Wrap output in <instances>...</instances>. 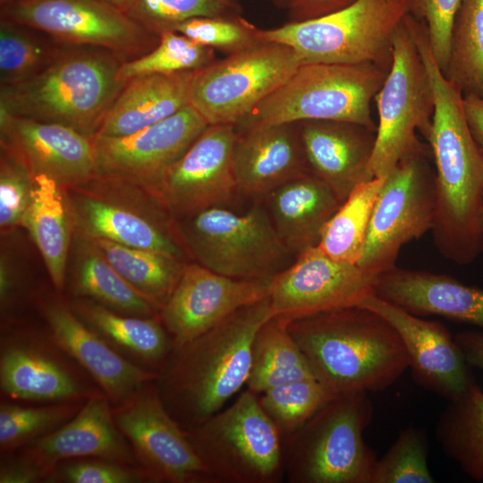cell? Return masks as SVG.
Masks as SVG:
<instances>
[{
	"label": "cell",
	"instance_id": "40",
	"mask_svg": "<svg viewBox=\"0 0 483 483\" xmlns=\"http://www.w3.org/2000/svg\"><path fill=\"white\" fill-rule=\"evenodd\" d=\"M335 396L318 380L311 378L270 388L260 394L258 401L284 440Z\"/></svg>",
	"mask_w": 483,
	"mask_h": 483
},
{
	"label": "cell",
	"instance_id": "35",
	"mask_svg": "<svg viewBox=\"0 0 483 483\" xmlns=\"http://www.w3.org/2000/svg\"><path fill=\"white\" fill-rule=\"evenodd\" d=\"M89 239L135 290L161 310L180 279L186 264L184 260L106 239Z\"/></svg>",
	"mask_w": 483,
	"mask_h": 483
},
{
	"label": "cell",
	"instance_id": "12",
	"mask_svg": "<svg viewBox=\"0 0 483 483\" xmlns=\"http://www.w3.org/2000/svg\"><path fill=\"white\" fill-rule=\"evenodd\" d=\"M393 63L375 96L378 125L369 172L384 177L406 155L423 143L417 131L428 138L434 113V95L406 16L393 36Z\"/></svg>",
	"mask_w": 483,
	"mask_h": 483
},
{
	"label": "cell",
	"instance_id": "33",
	"mask_svg": "<svg viewBox=\"0 0 483 483\" xmlns=\"http://www.w3.org/2000/svg\"><path fill=\"white\" fill-rule=\"evenodd\" d=\"M435 435L443 452L476 481H483V391L475 383L449 402L440 414Z\"/></svg>",
	"mask_w": 483,
	"mask_h": 483
},
{
	"label": "cell",
	"instance_id": "15",
	"mask_svg": "<svg viewBox=\"0 0 483 483\" xmlns=\"http://www.w3.org/2000/svg\"><path fill=\"white\" fill-rule=\"evenodd\" d=\"M48 333L4 324L0 344V388L12 400L83 402L98 387ZM91 379V378H90Z\"/></svg>",
	"mask_w": 483,
	"mask_h": 483
},
{
	"label": "cell",
	"instance_id": "9",
	"mask_svg": "<svg viewBox=\"0 0 483 483\" xmlns=\"http://www.w3.org/2000/svg\"><path fill=\"white\" fill-rule=\"evenodd\" d=\"M74 233L184 260L187 254L175 220L142 187L97 174L66 187Z\"/></svg>",
	"mask_w": 483,
	"mask_h": 483
},
{
	"label": "cell",
	"instance_id": "36",
	"mask_svg": "<svg viewBox=\"0 0 483 483\" xmlns=\"http://www.w3.org/2000/svg\"><path fill=\"white\" fill-rule=\"evenodd\" d=\"M385 181L375 177L357 185L325 225L318 247L329 257L357 264L371 215Z\"/></svg>",
	"mask_w": 483,
	"mask_h": 483
},
{
	"label": "cell",
	"instance_id": "3",
	"mask_svg": "<svg viewBox=\"0 0 483 483\" xmlns=\"http://www.w3.org/2000/svg\"><path fill=\"white\" fill-rule=\"evenodd\" d=\"M287 328L317 380L334 394L382 391L410 367L396 329L354 306L293 320Z\"/></svg>",
	"mask_w": 483,
	"mask_h": 483
},
{
	"label": "cell",
	"instance_id": "53",
	"mask_svg": "<svg viewBox=\"0 0 483 483\" xmlns=\"http://www.w3.org/2000/svg\"><path fill=\"white\" fill-rule=\"evenodd\" d=\"M14 1H19V0H0V4H4L14 2Z\"/></svg>",
	"mask_w": 483,
	"mask_h": 483
},
{
	"label": "cell",
	"instance_id": "49",
	"mask_svg": "<svg viewBox=\"0 0 483 483\" xmlns=\"http://www.w3.org/2000/svg\"><path fill=\"white\" fill-rule=\"evenodd\" d=\"M356 0H287L294 21L318 18L341 10Z\"/></svg>",
	"mask_w": 483,
	"mask_h": 483
},
{
	"label": "cell",
	"instance_id": "2",
	"mask_svg": "<svg viewBox=\"0 0 483 483\" xmlns=\"http://www.w3.org/2000/svg\"><path fill=\"white\" fill-rule=\"evenodd\" d=\"M269 319L267 297L174 347L155 385L165 407L184 430L221 411L246 385L254 338Z\"/></svg>",
	"mask_w": 483,
	"mask_h": 483
},
{
	"label": "cell",
	"instance_id": "6",
	"mask_svg": "<svg viewBox=\"0 0 483 483\" xmlns=\"http://www.w3.org/2000/svg\"><path fill=\"white\" fill-rule=\"evenodd\" d=\"M373 417L367 393L339 394L283 440L292 483H371L377 458L363 433Z\"/></svg>",
	"mask_w": 483,
	"mask_h": 483
},
{
	"label": "cell",
	"instance_id": "24",
	"mask_svg": "<svg viewBox=\"0 0 483 483\" xmlns=\"http://www.w3.org/2000/svg\"><path fill=\"white\" fill-rule=\"evenodd\" d=\"M21 452L47 471L49 479L59 462L72 459L98 458L140 466L114 422L112 403L100 389L66 423Z\"/></svg>",
	"mask_w": 483,
	"mask_h": 483
},
{
	"label": "cell",
	"instance_id": "13",
	"mask_svg": "<svg viewBox=\"0 0 483 483\" xmlns=\"http://www.w3.org/2000/svg\"><path fill=\"white\" fill-rule=\"evenodd\" d=\"M429 146L402 157L385 176L357 266L377 277L395 267L402 247L432 229L436 172Z\"/></svg>",
	"mask_w": 483,
	"mask_h": 483
},
{
	"label": "cell",
	"instance_id": "11",
	"mask_svg": "<svg viewBox=\"0 0 483 483\" xmlns=\"http://www.w3.org/2000/svg\"><path fill=\"white\" fill-rule=\"evenodd\" d=\"M301 64L290 47L258 38L194 71L189 104L208 125H236Z\"/></svg>",
	"mask_w": 483,
	"mask_h": 483
},
{
	"label": "cell",
	"instance_id": "8",
	"mask_svg": "<svg viewBox=\"0 0 483 483\" xmlns=\"http://www.w3.org/2000/svg\"><path fill=\"white\" fill-rule=\"evenodd\" d=\"M185 432L216 483H277L284 475L281 434L248 389Z\"/></svg>",
	"mask_w": 483,
	"mask_h": 483
},
{
	"label": "cell",
	"instance_id": "21",
	"mask_svg": "<svg viewBox=\"0 0 483 483\" xmlns=\"http://www.w3.org/2000/svg\"><path fill=\"white\" fill-rule=\"evenodd\" d=\"M34 302L52 340L95 382L112 405L157 379L158 373L124 357L81 321L61 293L38 292Z\"/></svg>",
	"mask_w": 483,
	"mask_h": 483
},
{
	"label": "cell",
	"instance_id": "52",
	"mask_svg": "<svg viewBox=\"0 0 483 483\" xmlns=\"http://www.w3.org/2000/svg\"><path fill=\"white\" fill-rule=\"evenodd\" d=\"M97 1L127 13L137 0H97Z\"/></svg>",
	"mask_w": 483,
	"mask_h": 483
},
{
	"label": "cell",
	"instance_id": "38",
	"mask_svg": "<svg viewBox=\"0 0 483 483\" xmlns=\"http://www.w3.org/2000/svg\"><path fill=\"white\" fill-rule=\"evenodd\" d=\"M444 75L463 96L483 97V0H462Z\"/></svg>",
	"mask_w": 483,
	"mask_h": 483
},
{
	"label": "cell",
	"instance_id": "39",
	"mask_svg": "<svg viewBox=\"0 0 483 483\" xmlns=\"http://www.w3.org/2000/svg\"><path fill=\"white\" fill-rule=\"evenodd\" d=\"M83 402L27 406L3 401L0 404L1 453L16 452L57 429L77 413Z\"/></svg>",
	"mask_w": 483,
	"mask_h": 483
},
{
	"label": "cell",
	"instance_id": "31",
	"mask_svg": "<svg viewBox=\"0 0 483 483\" xmlns=\"http://www.w3.org/2000/svg\"><path fill=\"white\" fill-rule=\"evenodd\" d=\"M66 286L70 298L89 299L122 314L138 317L160 314V309L135 290L89 238L75 233L68 259Z\"/></svg>",
	"mask_w": 483,
	"mask_h": 483
},
{
	"label": "cell",
	"instance_id": "26",
	"mask_svg": "<svg viewBox=\"0 0 483 483\" xmlns=\"http://www.w3.org/2000/svg\"><path fill=\"white\" fill-rule=\"evenodd\" d=\"M374 294L415 316H441L483 331V290L453 276L395 266L377 276Z\"/></svg>",
	"mask_w": 483,
	"mask_h": 483
},
{
	"label": "cell",
	"instance_id": "17",
	"mask_svg": "<svg viewBox=\"0 0 483 483\" xmlns=\"http://www.w3.org/2000/svg\"><path fill=\"white\" fill-rule=\"evenodd\" d=\"M375 276L356 264L335 259L318 246L297 254L295 262L271 277V318L285 324L319 313L358 306L374 293Z\"/></svg>",
	"mask_w": 483,
	"mask_h": 483
},
{
	"label": "cell",
	"instance_id": "7",
	"mask_svg": "<svg viewBox=\"0 0 483 483\" xmlns=\"http://www.w3.org/2000/svg\"><path fill=\"white\" fill-rule=\"evenodd\" d=\"M411 0H356L336 12L270 30L256 37L292 48L302 64L372 63L390 70L394 33Z\"/></svg>",
	"mask_w": 483,
	"mask_h": 483
},
{
	"label": "cell",
	"instance_id": "44",
	"mask_svg": "<svg viewBox=\"0 0 483 483\" xmlns=\"http://www.w3.org/2000/svg\"><path fill=\"white\" fill-rule=\"evenodd\" d=\"M34 179L13 154L0 148V230L2 235L22 225L31 201Z\"/></svg>",
	"mask_w": 483,
	"mask_h": 483
},
{
	"label": "cell",
	"instance_id": "48",
	"mask_svg": "<svg viewBox=\"0 0 483 483\" xmlns=\"http://www.w3.org/2000/svg\"><path fill=\"white\" fill-rule=\"evenodd\" d=\"M48 480V472L21 452L2 454L0 483H35Z\"/></svg>",
	"mask_w": 483,
	"mask_h": 483
},
{
	"label": "cell",
	"instance_id": "51",
	"mask_svg": "<svg viewBox=\"0 0 483 483\" xmlns=\"http://www.w3.org/2000/svg\"><path fill=\"white\" fill-rule=\"evenodd\" d=\"M462 106L471 135L483 152V97L463 96Z\"/></svg>",
	"mask_w": 483,
	"mask_h": 483
},
{
	"label": "cell",
	"instance_id": "29",
	"mask_svg": "<svg viewBox=\"0 0 483 483\" xmlns=\"http://www.w3.org/2000/svg\"><path fill=\"white\" fill-rule=\"evenodd\" d=\"M193 72L148 74L128 80L97 135H129L176 114L190 105Z\"/></svg>",
	"mask_w": 483,
	"mask_h": 483
},
{
	"label": "cell",
	"instance_id": "55",
	"mask_svg": "<svg viewBox=\"0 0 483 483\" xmlns=\"http://www.w3.org/2000/svg\"><path fill=\"white\" fill-rule=\"evenodd\" d=\"M284 2L287 3V0H284Z\"/></svg>",
	"mask_w": 483,
	"mask_h": 483
},
{
	"label": "cell",
	"instance_id": "1",
	"mask_svg": "<svg viewBox=\"0 0 483 483\" xmlns=\"http://www.w3.org/2000/svg\"><path fill=\"white\" fill-rule=\"evenodd\" d=\"M413 37L434 95L427 139L436 172L433 241L445 258L470 265L483 252V152L470 131L463 95L437 65L426 30Z\"/></svg>",
	"mask_w": 483,
	"mask_h": 483
},
{
	"label": "cell",
	"instance_id": "23",
	"mask_svg": "<svg viewBox=\"0 0 483 483\" xmlns=\"http://www.w3.org/2000/svg\"><path fill=\"white\" fill-rule=\"evenodd\" d=\"M0 148L16 157L33 179L45 175L71 187L97 175L92 138L62 124L0 110Z\"/></svg>",
	"mask_w": 483,
	"mask_h": 483
},
{
	"label": "cell",
	"instance_id": "47",
	"mask_svg": "<svg viewBox=\"0 0 483 483\" xmlns=\"http://www.w3.org/2000/svg\"><path fill=\"white\" fill-rule=\"evenodd\" d=\"M461 3L462 0L410 2V13L425 23L432 55L443 73L447 67L453 24Z\"/></svg>",
	"mask_w": 483,
	"mask_h": 483
},
{
	"label": "cell",
	"instance_id": "45",
	"mask_svg": "<svg viewBox=\"0 0 483 483\" xmlns=\"http://www.w3.org/2000/svg\"><path fill=\"white\" fill-rule=\"evenodd\" d=\"M49 482L149 483L156 481L140 466L98 458H80L59 462Z\"/></svg>",
	"mask_w": 483,
	"mask_h": 483
},
{
	"label": "cell",
	"instance_id": "4",
	"mask_svg": "<svg viewBox=\"0 0 483 483\" xmlns=\"http://www.w3.org/2000/svg\"><path fill=\"white\" fill-rule=\"evenodd\" d=\"M123 62L105 49L69 46L38 75L0 86V110L93 138L126 83L119 77Z\"/></svg>",
	"mask_w": 483,
	"mask_h": 483
},
{
	"label": "cell",
	"instance_id": "28",
	"mask_svg": "<svg viewBox=\"0 0 483 483\" xmlns=\"http://www.w3.org/2000/svg\"><path fill=\"white\" fill-rule=\"evenodd\" d=\"M269 194L275 231L296 254L318 246L325 225L342 204L332 189L309 170Z\"/></svg>",
	"mask_w": 483,
	"mask_h": 483
},
{
	"label": "cell",
	"instance_id": "41",
	"mask_svg": "<svg viewBox=\"0 0 483 483\" xmlns=\"http://www.w3.org/2000/svg\"><path fill=\"white\" fill-rule=\"evenodd\" d=\"M214 62V50L174 30L159 35L157 45L147 54L122 63L119 77L128 80L148 74L196 71Z\"/></svg>",
	"mask_w": 483,
	"mask_h": 483
},
{
	"label": "cell",
	"instance_id": "19",
	"mask_svg": "<svg viewBox=\"0 0 483 483\" xmlns=\"http://www.w3.org/2000/svg\"><path fill=\"white\" fill-rule=\"evenodd\" d=\"M208 126L190 105L176 114L125 136L92 138L97 174L146 189L157 182Z\"/></svg>",
	"mask_w": 483,
	"mask_h": 483
},
{
	"label": "cell",
	"instance_id": "16",
	"mask_svg": "<svg viewBox=\"0 0 483 483\" xmlns=\"http://www.w3.org/2000/svg\"><path fill=\"white\" fill-rule=\"evenodd\" d=\"M112 408L114 422L139 465L156 482L216 483L185 430L165 407L155 381Z\"/></svg>",
	"mask_w": 483,
	"mask_h": 483
},
{
	"label": "cell",
	"instance_id": "14",
	"mask_svg": "<svg viewBox=\"0 0 483 483\" xmlns=\"http://www.w3.org/2000/svg\"><path fill=\"white\" fill-rule=\"evenodd\" d=\"M1 18L66 45L107 50L123 61L147 54L159 41L127 13L97 0H19L1 4Z\"/></svg>",
	"mask_w": 483,
	"mask_h": 483
},
{
	"label": "cell",
	"instance_id": "18",
	"mask_svg": "<svg viewBox=\"0 0 483 483\" xmlns=\"http://www.w3.org/2000/svg\"><path fill=\"white\" fill-rule=\"evenodd\" d=\"M235 125H208L182 157L147 191L174 219L228 201L237 190Z\"/></svg>",
	"mask_w": 483,
	"mask_h": 483
},
{
	"label": "cell",
	"instance_id": "46",
	"mask_svg": "<svg viewBox=\"0 0 483 483\" xmlns=\"http://www.w3.org/2000/svg\"><path fill=\"white\" fill-rule=\"evenodd\" d=\"M174 31L202 46L231 53L258 40L255 27L238 17L193 18L179 24Z\"/></svg>",
	"mask_w": 483,
	"mask_h": 483
},
{
	"label": "cell",
	"instance_id": "20",
	"mask_svg": "<svg viewBox=\"0 0 483 483\" xmlns=\"http://www.w3.org/2000/svg\"><path fill=\"white\" fill-rule=\"evenodd\" d=\"M270 280L231 278L197 262L186 263L159 314L174 347L199 336L240 309L267 299Z\"/></svg>",
	"mask_w": 483,
	"mask_h": 483
},
{
	"label": "cell",
	"instance_id": "5",
	"mask_svg": "<svg viewBox=\"0 0 483 483\" xmlns=\"http://www.w3.org/2000/svg\"><path fill=\"white\" fill-rule=\"evenodd\" d=\"M388 70L372 63L305 64L235 127L337 121L377 130L371 103Z\"/></svg>",
	"mask_w": 483,
	"mask_h": 483
},
{
	"label": "cell",
	"instance_id": "37",
	"mask_svg": "<svg viewBox=\"0 0 483 483\" xmlns=\"http://www.w3.org/2000/svg\"><path fill=\"white\" fill-rule=\"evenodd\" d=\"M71 45L36 29L0 19V86L27 80L50 66Z\"/></svg>",
	"mask_w": 483,
	"mask_h": 483
},
{
	"label": "cell",
	"instance_id": "27",
	"mask_svg": "<svg viewBox=\"0 0 483 483\" xmlns=\"http://www.w3.org/2000/svg\"><path fill=\"white\" fill-rule=\"evenodd\" d=\"M292 124L242 130L233 149L237 190L246 194H269L308 169L299 131Z\"/></svg>",
	"mask_w": 483,
	"mask_h": 483
},
{
	"label": "cell",
	"instance_id": "22",
	"mask_svg": "<svg viewBox=\"0 0 483 483\" xmlns=\"http://www.w3.org/2000/svg\"><path fill=\"white\" fill-rule=\"evenodd\" d=\"M386 318L398 332L410 359L413 381L449 402L475 383L454 336L437 321L426 320L371 293L358 305Z\"/></svg>",
	"mask_w": 483,
	"mask_h": 483
},
{
	"label": "cell",
	"instance_id": "43",
	"mask_svg": "<svg viewBox=\"0 0 483 483\" xmlns=\"http://www.w3.org/2000/svg\"><path fill=\"white\" fill-rule=\"evenodd\" d=\"M425 431L412 426L402 429L387 452L377 460L371 483H433L428 465Z\"/></svg>",
	"mask_w": 483,
	"mask_h": 483
},
{
	"label": "cell",
	"instance_id": "32",
	"mask_svg": "<svg viewBox=\"0 0 483 483\" xmlns=\"http://www.w3.org/2000/svg\"><path fill=\"white\" fill-rule=\"evenodd\" d=\"M21 226L36 244L55 292L62 294L74 233L66 187L45 175L36 176Z\"/></svg>",
	"mask_w": 483,
	"mask_h": 483
},
{
	"label": "cell",
	"instance_id": "42",
	"mask_svg": "<svg viewBox=\"0 0 483 483\" xmlns=\"http://www.w3.org/2000/svg\"><path fill=\"white\" fill-rule=\"evenodd\" d=\"M235 0H137L127 14L158 36L183 21L200 17H237Z\"/></svg>",
	"mask_w": 483,
	"mask_h": 483
},
{
	"label": "cell",
	"instance_id": "34",
	"mask_svg": "<svg viewBox=\"0 0 483 483\" xmlns=\"http://www.w3.org/2000/svg\"><path fill=\"white\" fill-rule=\"evenodd\" d=\"M316 378L287 324L271 318L256 334L251 350V367L246 386L259 395L293 381Z\"/></svg>",
	"mask_w": 483,
	"mask_h": 483
},
{
	"label": "cell",
	"instance_id": "30",
	"mask_svg": "<svg viewBox=\"0 0 483 483\" xmlns=\"http://www.w3.org/2000/svg\"><path fill=\"white\" fill-rule=\"evenodd\" d=\"M74 314L124 357L158 373L174 349L159 317H138L114 311L92 300L69 298Z\"/></svg>",
	"mask_w": 483,
	"mask_h": 483
},
{
	"label": "cell",
	"instance_id": "25",
	"mask_svg": "<svg viewBox=\"0 0 483 483\" xmlns=\"http://www.w3.org/2000/svg\"><path fill=\"white\" fill-rule=\"evenodd\" d=\"M299 135L309 171L324 181L343 202L369 172L377 130L337 121H303Z\"/></svg>",
	"mask_w": 483,
	"mask_h": 483
},
{
	"label": "cell",
	"instance_id": "54",
	"mask_svg": "<svg viewBox=\"0 0 483 483\" xmlns=\"http://www.w3.org/2000/svg\"><path fill=\"white\" fill-rule=\"evenodd\" d=\"M482 225H483V207H482Z\"/></svg>",
	"mask_w": 483,
	"mask_h": 483
},
{
	"label": "cell",
	"instance_id": "10",
	"mask_svg": "<svg viewBox=\"0 0 483 483\" xmlns=\"http://www.w3.org/2000/svg\"><path fill=\"white\" fill-rule=\"evenodd\" d=\"M187 254L217 274L243 280L272 277L291 252L259 206L243 215L212 207L175 220Z\"/></svg>",
	"mask_w": 483,
	"mask_h": 483
},
{
	"label": "cell",
	"instance_id": "50",
	"mask_svg": "<svg viewBox=\"0 0 483 483\" xmlns=\"http://www.w3.org/2000/svg\"><path fill=\"white\" fill-rule=\"evenodd\" d=\"M454 340L468 364L483 370V331H462L454 336Z\"/></svg>",
	"mask_w": 483,
	"mask_h": 483
}]
</instances>
